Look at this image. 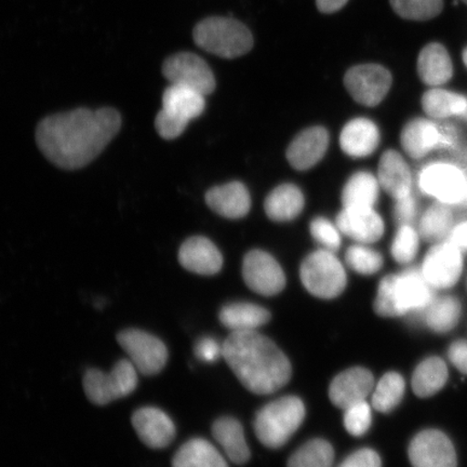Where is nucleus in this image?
I'll return each instance as SVG.
<instances>
[{"label": "nucleus", "mask_w": 467, "mask_h": 467, "mask_svg": "<svg viewBox=\"0 0 467 467\" xmlns=\"http://www.w3.org/2000/svg\"><path fill=\"white\" fill-rule=\"evenodd\" d=\"M119 110L76 109L46 117L39 122L36 142L46 159L66 171L95 161L119 132Z\"/></svg>", "instance_id": "obj_1"}, {"label": "nucleus", "mask_w": 467, "mask_h": 467, "mask_svg": "<svg viewBox=\"0 0 467 467\" xmlns=\"http://www.w3.org/2000/svg\"><path fill=\"white\" fill-rule=\"evenodd\" d=\"M222 347V356L250 392L273 394L289 382L292 370L287 356L258 331L232 332Z\"/></svg>", "instance_id": "obj_2"}, {"label": "nucleus", "mask_w": 467, "mask_h": 467, "mask_svg": "<svg viewBox=\"0 0 467 467\" xmlns=\"http://www.w3.org/2000/svg\"><path fill=\"white\" fill-rule=\"evenodd\" d=\"M435 297L434 288L421 271L407 270L381 280L375 300V311L382 317H400L416 314Z\"/></svg>", "instance_id": "obj_3"}, {"label": "nucleus", "mask_w": 467, "mask_h": 467, "mask_svg": "<svg viewBox=\"0 0 467 467\" xmlns=\"http://www.w3.org/2000/svg\"><path fill=\"white\" fill-rule=\"evenodd\" d=\"M195 44L204 51L223 58H235L253 49L254 37L242 22L226 16H210L192 31Z\"/></svg>", "instance_id": "obj_4"}, {"label": "nucleus", "mask_w": 467, "mask_h": 467, "mask_svg": "<svg viewBox=\"0 0 467 467\" xmlns=\"http://www.w3.org/2000/svg\"><path fill=\"white\" fill-rule=\"evenodd\" d=\"M306 418V407L297 397L287 396L261 409L254 420L256 437L267 448L287 443Z\"/></svg>", "instance_id": "obj_5"}, {"label": "nucleus", "mask_w": 467, "mask_h": 467, "mask_svg": "<svg viewBox=\"0 0 467 467\" xmlns=\"http://www.w3.org/2000/svg\"><path fill=\"white\" fill-rule=\"evenodd\" d=\"M206 108L202 93L191 88L171 85L162 96V109L157 114L155 127L162 139H177L192 119L201 116Z\"/></svg>", "instance_id": "obj_6"}, {"label": "nucleus", "mask_w": 467, "mask_h": 467, "mask_svg": "<svg viewBox=\"0 0 467 467\" xmlns=\"http://www.w3.org/2000/svg\"><path fill=\"white\" fill-rule=\"evenodd\" d=\"M300 276L309 294L325 300L340 296L348 283L342 263L326 249L315 251L303 261Z\"/></svg>", "instance_id": "obj_7"}, {"label": "nucleus", "mask_w": 467, "mask_h": 467, "mask_svg": "<svg viewBox=\"0 0 467 467\" xmlns=\"http://www.w3.org/2000/svg\"><path fill=\"white\" fill-rule=\"evenodd\" d=\"M138 381L136 367L130 359H121L117 361L109 372L96 368L87 370L83 385L87 399L92 404L105 406L132 394L138 387Z\"/></svg>", "instance_id": "obj_8"}, {"label": "nucleus", "mask_w": 467, "mask_h": 467, "mask_svg": "<svg viewBox=\"0 0 467 467\" xmlns=\"http://www.w3.org/2000/svg\"><path fill=\"white\" fill-rule=\"evenodd\" d=\"M419 188L423 194L435 198L438 202L455 206L466 200L467 179L453 163L436 161L420 172Z\"/></svg>", "instance_id": "obj_9"}, {"label": "nucleus", "mask_w": 467, "mask_h": 467, "mask_svg": "<svg viewBox=\"0 0 467 467\" xmlns=\"http://www.w3.org/2000/svg\"><path fill=\"white\" fill-rule=\"evenodd\" d=\"M458 141L452 126L416 119L408 122L400 134L402 149L414 160L423 159L435 149L451 150Z\"/></svg>", "instance_id": "obj_10"}, {"label": "nucleus", "mask_w": 467, "mask_h": 467, "mask_svg": "<svg viewBox=\"0 0 467 467\" xmlns=\"http://www.w3.org/2000/svg\"><path fill=\"white\" fill-rule=\"evenodd\" d=\"M117 342L143 376H155L165 368L168 349L161 338L140 329H127L117 335Z\"/></svg>", "instance_id": "obj_11"}, {"label": "nucleus", "mask_w": 467, "mask_h": 467, "mask_svg": "<svg viewBox=\"0 0 467 467\" xmlns=\"http://www.w3.org/2000/svg\"><path fill=\"white\" fill-rule=\"evenodd\" d=\"M392 75L379 64H359L344 76V85L356 102L376 107L387 97L392 86Z\"/></svg>", "instance_id": "obj_12"}, {"label": "nucleus", "mask_w": 467, "mask_h": 467, "mask_svg": "<svg viewBox=\"0 0 467 467\" xmlns=\"http://www.w3.org/2000/svg\"><path fill=\"white\" fill-rule=\"evenodd\" d=\"M162 74L171 85L191 88L204 97L215 89L212 68L203 58L191 52H180L166 58L162 64Z\"/></svg>", "instance_id": "obj_13"}, {"label": "nucleus", "mask_w": 467, "mask_h": 467, "mask_svg": "<svg viewBox=\"0 0 467 467\" xmlns=\"http://www.w3.org/2000/svg\"><path fill=\"white\" fill-rule=\"evenodd\" d=\"M243 275L248 287L261 296L278 295L285 285L282 266L271 254L262 250L250 251L244 256Z\"/></svg>", "instance_id": "obj_14"}, {"label": "nucleus", "mask_w": 467, "mask_h": 467, "mask_svg": "<svg viewBox=\"0 0 467 467\" xmlns=\"http://www.w3.org/2000/svg\"><path fill=\"white\" fill-rule=\"evenodd\" d=\"M462 270V251L448 242L431 248L421 272L434 289H448L457 284Z\"/></svg>", "instance_id": "obj_15"}, {"label": "nucleus", "mask_w": 467, "mask_h": 467, "mask_svg": "<svg viewBox=\"0 0 467 467\" xmlns=\"http://www.w3.org/2000/svg\"><path fill=\"white\" fill-rule=\"evenodd\" d=\"M413 467H457V455L449 438L440 431H423L409 447Z\"/></svg>", "instance_id": "obj_16"}, {"label": "nucleus", "mask_w": 467, "mask_h": 467, "mask_svg": "<svg viewBox=\"0 0 467 467\" xmlns=\"http://www.w3.org/2000/svg\"><path fill=\"white\" fill-rule=\"evenodd\" d=\"M133 429L144 445L151 449H163L171 445L175 437V425L167 413L155 407H143L132 414Z\"/></svg>", "instance_id": "obj_17"}, {"label": "nucleus", "mask_w": 467, "mask_h": 467, "mask_svg": "<svg viewBox=\"0 0 467 467\" xmlns=\"http://www.w3.org/2000/svg\"><path fill=\"white\" fill-rule=\"evenodd\" d=\"M375 388V379L369 370L355 367L337 375L330 384L332 404L346 410L350 406L365 401Z\"/></svg>", "instance_id": "obj_18"}, {"label": "nucleus", "mask_w": 467, "mask_h": 467, "mask_svg": "<svg viewBox=\"0 0 467 467\" xmlns=\"http://www.w3.org/2000/svg\"><path fill=\"white\" fill-rule=\"evenodd\" d=\"M337 226L341 234L360 244H373L384 234V222L375 208H343Z\"/></svg>", "instance_id": "obj_19"}, {"label": "nucleus", "mask_w": 467, "mask_h": 467, "mask_svg": "<svg viewBox=\"0 0 467 467\" xmlns=\"http://www.w3.org/2000/svg\"><path fill=\"white\" fill-rule=\"evenodd\" d=\"M179 262L185 270L198 275L212 276L223 266V256L215 244L202 236H194L183 243L179 251Z\"/></svg>", "instance_id": "obj_20"}, {"label": "nucleus", "mask_w": 467, "mask_h": 467, "mask_svg": "<svg viewBox=\"0 0 467 467\" xmlns=\"http://www.w3.org/2000/svg\"><path fill=\"white\" fill-rule=\"evenodd\" d=\"M329 136L324 127H312L297 134L287 150L290 165L296 171H308L323 159Z\"/></svg>", "instance_id": "obj_21"}, {"label": "nucleus", "mask_w": 467, "mask_h": 467, "mask_svg": "<svg viewBox=\"0 0 467 467\" xmlns=\"http://www.w3.org/2000/svg\"><path fill=\"white\" fill-rule=\"evenodd\" d=\"M378 180L381 188L394 200L411 194L412 175L399 151H385L379 162Z\"/></svg>", "instance_id": "obj_22"}, {"label": "nucleus", "mask_w": 467, "mask_h": 467, "mask_svg": "<svg viewBox=\"0 0 467 467\" xmlns=\"http://www.w3.org/2000/svg\"><path fill=\"white\" fill-rule=\"evenodd\" d=\"M206 202L215 213L227 219H241L251 207L249 192L241 182H231L209 190Z\"/></svg>", "instance_id": "obj_23"}, {"label": "nucleus", "mask_w": 467, "mask_h": 467, "mask_svg": "<svg viewBox=\"0 0 467 467\" xmlns=\"http://www.w3.org/2000/svg\"><path fill=\"white\" fill-rule=\"evenodd\" d=\"M344 153L354 159H363L378 149L379 131L375 122L367 119H355L344 126L340 137Z\"/></svg>", "instance_id": "obj_24"}, {"label": "nucleus", "mask_w": 467, "mask_h": 467, "mask_svg": "<svg viewBox=\"0 0 467 467\" xmlns=\"http://www.w3.org/2000/svg\"><path fill=\"white\" fill-rule=\"evenodd\" d=\"M418 74L425 85L447 84L452 78L453 66L445 47L438 43L425 46L418 57Z\"/></svg>", "instance_id": "obj_25"}, {"label": "nucleus", "mask_w": 467, "mask_h": 467, "mask_svg": "<svg viewBox=\"0 0 467 467\" xmlns=\"http://www.w3.org/2000/svg\"><path fill=\"white\" fill-rule=\"evenodd\" d=\"M213 435L232 462L242 465L248 462L250 451L244 429L237 420L221 418L213 426Z\"/></svg>", "instance_id": "obj_26"}, {"label": "nucleus", "mask_w": 467, "mask_h": 467, "mask_svg": "<svg viewBox=\"0 0 467 467\" xmlns=\"http://www.w3.org/2000/svg\"><path fill=\"white\" fill-rule=\"evenodd\" d=\"M219 317L232 332L256 331L270 321L271 314L253 303L237 302L222 308Z\"/></svg>", "instance_id": "obj_27"}, {"label": "nucleus", "mask_w": 467, "mask_h": 467, "mask_svg": "<svg viewBox=\"0 0 467 467\" xmlns=\"http://www.w3.org/2000/svg\"><path fill=\"white\" fill-rule=\"evenodd\" d=\"M305 208V196L297 186L282 184L267 196L265 209L267 217L276 222L294 220Z\"/></svg>", "instance_id": "obj_28"}, {"label": "nucleus", "mask_w": 467, "mask_h": 467, "mask_svg": "<svg viewBox=\"0 0 467 467\" xmlns=\"http://www.w3.org/2000/svg\"><path fill=\"white\" fill-rule=\"evenodd\" d=\"M379 188L375 175L366 171L353 174L342 192L343 208H375Z\"/></svg>", "instance_id": "obj_29"}, {"label": "nucleus", "mask_w": 467, "mask_h": 467, "mask_svg": "<svg viewBox=\"0 0 467 467\" xmlns=\"http://www.w3.org/2000/svg\"><path fill=\"white\" fill-rule=\"evenodd\" d=\"M172 467H229L213 443L195 438L185 442L175 453Z\"/></svg>", "instance_id": "obj_30"}, {"label": "nucleus", "mask_w": 467, "mask_h": 467, "mask_svg": "<svg viewBox=\"0 0 467 467\" xmlns=\"http://www.w3.org/2000/svg\"><path fill=\"white\" fill-rule=\"evenodd\" d=\"M461 313L460 303L453 296L434 297L430 305L414 315L433 331H451L458 324Z\"/></svg>", "instance_id": "obj_31"}, {"label": "nucleus", "mask_w": 467, "mask_h": 467, "mask_svg": "<svg viewBox=\"0 0 467 467\" xmlns=\"http://www.w3.org/2000/svg\"><path fill=\"white\" fill-rule=\"evenodd\" d=\"M422 108L426 114L435 119L463 116L467 109V99L459 93L433 88L424 93Z\"/></svg>", "instance_id": "obj_32"}, {"label": "nucleus", "mask_w": 467, "mask_h": 467, "mask_svg": "<svg viewBox=\"0 0 467 467\" xmlns=\"http://www.w3.org/2000/svg\"><path fill=\"white\" fill-rule=\"evenodd\" d=\"M447 379L448 369L445 361L438 358L425 359L413 373V392L422 399L433 396L443 388Z\"/></svg>", "instance_id": "obj_33"}, {"label": "nucleus", "mask_w": 467, "mask_h": 467, "mask_svg": "<svg viewBox=\"0 0 467 467\" xmlns=\"http://www.w3.org/2000/svg\"><path fill=\"white\" fill-rule=\"evenodd\" d=\"M405 394V379L400 373L389 372L379 379L372 394V407L388 413L399 406Z\"/></svg>", "instance_id": "obj_34"}, {"label": "nucleus", "mask_w": 467, "mask_h": 467, "mask_svg": "<svg viewBox=\"0 0 467 467\" xmlns=\"http://www.w3.org/2000/svg\"><path fill=\"white\" fill-rule=\"evenodd\" d=\"M453 215L451 209L443 203L431 206L420 221V234L428 242H440L451 234Z\"/></svg>", "instance_id": "obj_35"}, {"label": "nucleus", "mask_w": 467, "mask_h": 467, "mask_svg": "<svg viewBox=\"0 0 467 467\" xmlns=\"http://www.w3.org/2000/svg\"><path fill=\"white\" fill-rule=\"evenodd\" d=\"M335 451L328 441L314 440L297 449L288 462V467H331Z\"/></svg>", "instance_id": "obj_36"}, {"label": "nucleus", "mask_w": 467, "mask_h": 467, "mask_svg": "<svg viewBox=\"0 0 467 467\" xmlns=\"http://www.w3.org/2000/svg\"><path fill=\"white\" fill-rule=\"evenodd\" d=\"M395 13L402 19L429 21L440 16L443 0H389Z\"/></svg>", "instance_id": "obj_37"}, {"label": "nucleus", "mask_w": 467, "mask_h": 467, "mask_svg": "<svg viewBox=\"0 0 467 467\" xmlns=\"http://www.w3.org/2000/svg\"><path fill=\"white\" fill-rule=\"evenodd\" d=\"M347 265L361 275H372L383 266V256L364 244L350 246L346 254Z\"/></svg>", "instance_id": "obj_38"}, {"label": "nucleus", "mask_w": 467, "mask_h": 467, "mask_svg": "<svg viewBox=\"0 0 467 467\" xmlns=\"http://www.w3.org/2000/svg\"><path fill=\"white\" fill-rule=\"evenodd\" d=\"M418 250V232L411 225H400L396 233L392 247H390L393 258L400 265H407L416 258Z\"/></svg>", "instance_id": "obj_39"}, {"label": "nucleus", "mask_w": 467, "mask_h": 467, "mask_svg": "<svg viewBox=\"0 0 467 467\" xmlns=\"http://www.w3.org/2000/svg\"><path fill=\"white\" fill-rule=\"evenodd\" d=\"M371 422V407L366 400L344 410V426L350 435L363 436L370 429Z\"/></svg>", "instance_id": "obj_40"}, {"label": "nucleus", "mask_w": 467, "mask_h": 467, "mask_svg": "<svg viewBox=\"0 0 467 467\" xmlns=\"http://www.w3.org/2000/svg\"><path fill=\"white\" fill-rule=\"evenodd\" d=\"M312 236L315 241L318 242L326 250L336 253L341 247V232L337 224L331 223L329 220L325 218H317L312 221L311 226Z\"/></svg>", "instance_id": "obj_41"}, {"label": "nucleus", "mask_w": 467, "mask_h": 467, "mask_svg": "<svg viewBox=\"0 0 467 467\" xmlns=\"http://www.w3.org/2000/svg\"><path fill=\"white\" fill-rule=\"evenodd\" d=\"M416 215L417 202L411 194L400 198V200H395L394 218L397 223L400 225H411Z\"/></svg>", "instance_id": "obj_42"}, {"label": "nucleus", "mask_w": 467, "mask_h": 467, "mask_svg": "<svg viewBox=\"0 0 467 467\" xmlns=\"http://www.w3.org/2000/svg\"><path fill=\"white\" fill-rule=\"evenodd\" d=\"M381 459L371 449H361L354 452L338 467H381Z\"/></svg>", "instance_id": "obj_43"}, {"label": "nucleus", "mask_w": 467, "mask_h": 467, "mask_svg": "<svg viewBox=\"0 0 467 467\" xmlns=\"http://www.w3.org/2000/svg\"><path fill=\"white\" fill-rule=\"evenodd\" d=\"M195 354L204 363H213L223 354V347L213 337H203L196 344Z\"/></svg>", "instance_id": "obj_44"}, {"label": "nucleus", "mask_w": 467, "mask_h": 467, "mask_svg": "<svg viewBox=\"0 0 467 467\" xmlns=\"http://www.w3.org/2000/svg\"><path fill=\"white\" fill-rule=\"evenodd\" d=\"M449 359L461 372L467 375V341H457L448 350Z\"/></svg>", "instance_id": "obj_45"}, {"label": "nucleus", "mask_w": 467, "mask_h": 467, "mask_svg": "<svg viewBox=\"0 0 467 467\" xmlns=\"http://www.w3.org/2000/svg\"><path fill=\"white\" fill-rule=\"evenodd\" d=\"M449 243L461 251H467V221L461 222L452 227L449 234Z\"/></svg>", "instance_id": "obj_46"}, {"label": "nucleus", "mask_w": 467, "mask_h": 467, "mask_svg": "<svg viewBox=\"0 0 467 467\" xmlns=\"http://www.w3.org/2000/svg\"><path fill=\"white\" fill-rule=\"evenodd\" d=\"M348 0H317V9L321 14L331 15L340 11Z\"/></svg>", "instance_id": "obj_47"}, {"label": "nucleus", "mask_w": 467, "mask_h": 467, "mask_svg": "<svg viewBox=\"0 0 467 467\" xmlns=\"http://www.w3.org/2000/svg\"><path fill=\"white\" fill-rule=\"evenodd\" d=\"M462 57H463V62L465 64V67H467V47H466V48L463 51Z\"/></svg>", "instance_id": "obj_48"}, {"label": "nucleus", "mask_w": 467, "mask_h": 467, "mask_svg": "<svg viewBox=\"0 0 467 467\" xmlns=\"http://www.w3.org/2000/svg\"><path fill=\"white\" fill-rule=\"evenodd\" d=\"M465 117V119H467V109L465 110V113L463 115Z\"/></svg>", "instance_id": "obj_49"}, {"label": "nucleus", "mask_w": 467, "mask_h": 467, "mask_svg": "<svg viewBox=\"0 0 467 467\" xmlns=\"http://www.w3.org/2000/svg\"><path fill=\"white\" fill-rule=\"evenodd\" d=\"M462 2L467 5V0H462Z\"/></svg>", "instance_id": "obj_50"}, {"label": "nucleus", "mask_w": 467, "mask_h": 467, "mask_svg": "<svg viewBox=\"0 0 467 467\" xmlns=\"http://www.w3.org/2000/svg\"><path fill=\"white\" fill-rule=\"evenodd\" d=\"M466 198H467V196H466Z\"/></svg>", "instance_id": "obj_51"}]
</instances>
